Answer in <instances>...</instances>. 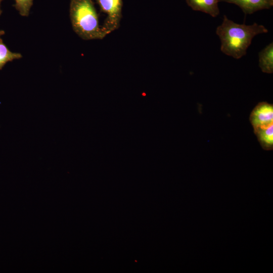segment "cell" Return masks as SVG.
<instances>
[{
	"mask_svg": "<svg viewBox=\"0 0 273 273\" xmlns=\"http://www.w3.org/2000/svg\"><path fill=\"white\" fill-rule=\"evenodd\" d=\"M259 67L262 72H273V43L270 42L258 53Z\"/></svg>",
	"mask_w": 273,
	"mask_h": 273,
	"instance_id": "obj_8",
	"label": "cell"
},
{
	"mask_svg": "<svg viewBox=\"0 0 273 273\" xmlns=\"http://www.w3.org/2000/svg\"><path fill=\"white\" fill-rule=\"evenodd\" d=\"M239 6L245 14H251L273 6V0H220Z\"/></svg>",
	"mask_w": 273,
	"mask_h": 273,
	"instance_id": "obj_5",
	"label": "cell"
},
{
	"mask_svg": "<svg viewBox=\"0 0 273 273\" xmlns=\"http://www.w3.org/2000/svg\"><path fill=\"white\" fill-rule=\"evenodd\" d=\"M263 25L238 24L224 15L222 23L216 30L221 41L220 50L224 54L239 59L245 56L253 38L258 34L266 33Z\"/></svg>",
	"mask_w": 273,
	"mask_h": 273,
	"instance_id": "obj_1",
	"label": "cell"
},
{
	"mask_svg": "<svg viewBox=\"0 0 273 273\" xmlns=\"http://www.w3.org/2000/svg\"><path fill=\"white\" fill-rule=\"evenodd\" d=\"M187 5L193 10L209 14L213 17L219 14L218 3L220 0H186Z\"/></svg>",
	"mask_w": 273,
	"mask_h": 273,
	"instance_id": "obj_6",
	"label": "cell"
},
{
	"mask_svg": "<svg viewBox=\"0 0 273 273\" xmlns=\"http://www.w3.org/2000/svg\"><path fill=\"white\" fill-rule=\"evenodd\" d=\"M70 17L73 30L83 39H101L107 35L93 0H70Z\"/></svg>",
	"mask_w": 273,
	"mask_h": 273,
	"instance_id": "obj_2",
	"label": "cell"
},
{
	"mask_svg": "<svg viewBox=\"0 0 273 273\" xmlns=\"http://www.w3.org/2000/svg\"><path fill=\"white\" fill-rule=\"evenodd\" d=\"M5 34L4 30H0V70L8 62L22 57L20 53L11 52L4 43L1 37Z\"/></svg>",
	"mask_w": 273,
	"mask_h": 273,
	"instance_id": "obj_9",
	"label": "cell"
},
{
	"mask_svg": "<svg viewBox=\"0 0 273 273\" xmlns=\"http://www.w3.org/2000/svg\"><path fill=\"white\" fill-rule=\"evenodd\" d=\"M2 1H3V0H0V15H1L2 14V11L1 9V2H2Z\"/></svg>",
	"mask_w": 273,
	"mask_h": 273,
	"instance_id": "obj_11",
	"label": "cell"
},
{
	"mask_svg": "<svg viewBox=\"0 0 273 273\" xmlns=\"http://www.w3.org/2000/svg\"><path fill=\"white\" fill-rule=\"evenodd\" d=\"M101 10L106 15L103 30L108 35L117 29L122 18V0H97Z\"/></svg>",
	"mask_w": 273,
	"mask_h": 273,
	"instance_id": "obj_3",
	"label": "cell"
},
{
	"mask_svg": "<svg viewBox=\"0 0 273 273\" xmlns=\"http://www.w3.org/2000/svg\"><path fill=\"white\" fill-rule=\"evenodd\" d=\"M249 120L253 129L273 123V105L266 102L259 103L251 111Z\"/></svg>",
	"mask_w": 273,
	"mask_h": 273,
	"instance_id": "obj_4",
	"label": "cell"
},
{
	"mask_svg": "<svg viewBox=\"0 0 273 273\" xmlns=\"http://www.w3.org/2000/svg\"><path fill=\"white\" fill-rule=\"evenodd\" d=\"M14 6L22 16H28L33 5V0H14Z\"/></svg>",
	"mask_w": 273,
	"mask_h": 273,
	"instance_id": "obj_10",
	"label": "cell"
},
{
	"mask_svg": "<svg viewBox=\"0 0 273 273\" xmlns=\"http://www.w3.org/2000/svg\"><path fill=\"white\" fill-rule=\"evenodd\" d=\"M254 134L262 148L266 150L273 148V123L254 128Z\"/></svg>",
	"mask_w": 273,
	"mask_h": 273,
	"instance_id": "obj_7",
	"label": "cell"
}]
</instances>
